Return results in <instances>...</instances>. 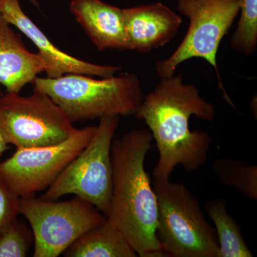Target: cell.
<instances>
[{
	"label": "cell",
	"instance_id": "6da1fadb",
	"mask_svg": "<svg viewBox=\"0 0 257 257\" xmlns=\"http://www.w3.org/2000/svg\"><path fill=\"white\" fill-rule=\"evenodd\" d=\"M215 107L203 99L194 84H184L181 74L161 78L154 90L144 95L135 111V117L143 120L156 143L159 159L152 172L154 180L170 181L177 165L187 172L205 165L211 145L209 134L191 131V116L212 122Z\"/></svg>",
	"mask_w": 257,
	"mask_h": 257
},
{
	"label": "cell",
	"instance_id": "7a4b0ae2",
	"mask_svg": "<svg viewBox=\"0 0 257 257\" xmlns=\"http://www.w3.org/2000/svg\"><path fill=\"white\" fill-rule=\"evenodd\" d=\"M152 140L150 130L145 128L113 140L112 190L106 220L121 231L139 256L164 257L157 236L156 194L145 166Z\"/></svg>",
	"mask_w": 257,
	"mask_h": 257
},
{
	"label": "cell",
	"instance_id": "3957f363",
	"mask_svg": "<svg viewBox=\"0 0 257 257\" xmlns=\"http://www.w3.org/2000/svg\"><path fill=\"white\" fill-rule=\"evenodd\" d=\"M34 90L50 96L72 123L108 116H130L144 97L137 74L124 73L101 79L81 74L57 78L36 77Z\"/></svg>",
	"mask_w": 257,
	"mask_h": 257
},
{
	"label": "cell",
	"instance_id": "277c9868",
	"mask_svg": "<svg viewBox=\"0 0 257 257\" xmlns=\"http://www.w3.org/2000/svg\"><path fill=\"white\" fill-rule=\"evenodd\" d=\"M158 204L157 236L165 256L220 257L216 230L184 184L154 180Z\"/></svg>",
	"mask_w": 257,
	"mask_h": 257
},
{
	"label": "cell",
	"instance_id": "5b68a950",
	"mask_svg": "<svg viewBox=\"0 0 257 257\" xmlns=\"http://www.w3.org/2000/svg\"><path fill=\"white\" fill-rule=\"evenodd\" d=\"M99 119L85 148L40 198L57 200L67 194H74L108 216L112 190L111 147L119 119L118 116H108Z\"/></svg>",
	"mask_w": 257,
	"mask_h": 257
},
{
	"label": "cell",
	"instance_id": "8992f818",
	"mask_svg": "<svg viewBox=\"0 0 257 257\" xmlns=\"http://www.w3.org/2000/svg\"><path fill=\"white\" fill-rule=\"evenodd\" d=\"M241 0H178L177 10L189 20L185 36L177 50L155 64L161 78L170 77L179 65L192 58H202L215 70L224 99L235 108L221 82L216 55L223 38L239 15Z\"/></svg>",
	"mask_w": 257,
	"mask_h": 257
},
{
	"label": "cell",
	"instance_id": "52a82bcc",
	"mask_svg": "<svg viewBox=\"0 0 257 257\" xmlns=\"http://www.w3.org/2000/svg\"><path fill=\"white\" fill-rule=\"evenodd\" d=\"M77 128L50 96L7 92L0 96V133L17 148L53 146L70 138Z\"/></svg>",
	"mask_w": 257,
	"mask_h": 257
},
{
	"label": "cell",
	"instance_id": "ba28073f",
	"mask_svg": "<svg viewBox=\"0 0 257 257\" xmlns=\"http://www.w3.org/2000/svg\"><path fill=\"white\" fill-rule=\"evenodd\" d=\"M20 214L30 223L34 257H57L88 230L106 217L93 204L76 197L69 201L20 197Z\"/></svg>",
	"mask_w": 257,
	"mask_h": 257
},
{
	"label": "cell",
	"instance_id": "9c48e42d",
	"mask_svg": "<svg viewBox=\"0 0 257 257\" xmlns=\"http://www.w3.org/2000/svg\"><path fill=\"white\" fill-rule=\"evenodd\" d=\"M96 128H77L70 138L53 146L17 148L13 156L0 163V178L20 197L45 190L85 148Z\"/></svg>",
	"mask_w": 257,
	"mask_h": 257
},
{
	"label": "cell",
	"instance_id": "30bf717a",
	"mask_svg": "<svg viewBox=\"0 0 257 257\" xmlns=\"http://www.w3.org/2000/svg\"><path fill=\"white\" fill-rule=\"evenodd\" d=\"M0 14L10 25L16 27L36 45L38 53L45 63L47 78H57L66 74H86L106 78L121 71V67L89 63L60 50L24 13L19 0H0Z\"/></svg>",
	"mask_w": 257,
	"mask_h": 257
},
{
	"label": "cell",
	"instance_id": "8fae6325",
	"mask_svg": "<svg viewBox=\"0 0 257 257\" xmlns=\"http://www.w3.org/2000/svg\"><path fill=\"white\" fill-rule=\"evenodd\" d=\"M130 50L141 53L165 46L176 36L182 18L161 3L123 9Z\"/></svg>",
	"mask_w": 257,
	"mask_h": 257
},
{
	"label": "cell",
	"instance_id": "7c38bea8",
	"mask_svg": "<svg viewBox=\"0 0 257 257\" xmlns=\"http://www.w3.org/2000/svg\"><path fill=\"white\" fill-rule=\"evenodd\" d=\"M69 8L98 50H130L123 9L101 0H72Z\"/></svg>",
	"mask_w": 257,
	"mask_h": 257
},
{
	"label": "cell",
	"instance_id": "4fadbf2b",
	"mask_svg": "<svg viewBox=\"0 0 257 257\" xmlns=\"http://www.w3.org/2000/svg\"><path fill=\"white\" fill-rule=\"evenodd\" d=\"M45 70L40 54L30 52L0 14V85L7 92L20 93Z\"/></svg>",
	"mask_w": 257,
	"mask_h": 257
},
{
	"label": "cell",
	"instance_id": "5bb4252c",
	"mask_svg": "<svg viewBox=\"0 0 257 257\" xmlns=\"http://www.w3.org/2000/svg\"><path fill=\"white\" fill-rule=\"evenodd\" d=\"M67 257H136L127 240L107 220L84 233L64 251Z\"/></svg>",
	"mask_w": 257,
	"mask_h": 257
},
{
	"label": "cell",
	"instance_id": "9a60e30c",
	"mask_svg": "<svg viewBox=\"0 0 257 257\" xmlns=\"http://www.w3.org/2000/svg\"><path fill=\"white\" fill-rule=\"evenodd\" d=\"M205 210L216 226L220 257L253 256L243 240L239 225L228 213L224 199L209 201Z\"/></svg>",
	"mask_w": 257,
	"mask_h": 257
},
{
	"label": "cell",
	"instance_id": "2e32d148",
	"mask_svg": "<svg viewBox=\"0 0 257 257\" xmlns=\"http://www.w3.org/2000/svg\"><path fill=\"white\" fill-rule=\"evenodd\" d=\"M212 170L223 183L256 200V165H250L233 159L222 158L213 162Z\"/></svg>",
	"mask_w": 257,
	"mask_h": 257
},
{
	"label": "cell",
	"instance_id": "e0dca14e",
	"mask_svg": "<svg viewBox=\"0 0 257 257\" xmlns=\"http://www.w3.org/2000/svg\"><path fill=\"white\" fill-rule=\"evenodd\" d=\"M239 13L237 28L230 45L239 53L251 55L257 47V0H241Z\"/></svg>",
	"mask_w": 257,
	"mask_h": 257
},
{
	"label": "cell",
	"instance_id": "ac0fdd59",
	"mask_svg": "<svg viewBox=\"0 0 257 257\" xmlns=\"http://www.w3.org/2000/svg\"><path fill=\"white\" fill-rule=\"evenodd\" d=\"M34 242L32 230L17 219L0 236V257H25Z\"/></svg>",
	"mask_w": 257,
	"mask_h": 257
},
{
	"label": "cell",
	"instance_id": "d6986e66",
	"mask_svg": "<svg viewBox=\"0 0 257 257\" xmlns=\"http://www.w3.org/2000/svg\"><path fill=\"white\" fill-rule=\"evenodd\" d=\"M20 197L0 178V236L18 219Z\"/></svg>",
	"mask_w": 257,
	"mask_h": 257
},
{
	"label": "cell",
	"instance_id": "ffe728a7",
	"mask_svg": "<svg viewBox=\"0 0 257 257\" xmlns=\"http://www.w3.org/2000/svg\"><path fill=\"white\" fill-rule=\"evenodd\" d=\"M3 93H2L1 88H0V96H2ZM8 144L5 143L4 139L2 137L1 133H0V156L3 155V153L7 150H9V146Z\"/></svg>",
	"mask_w": 257,
	"mask_h": 257
},
{
	"label": "cell",
	"instance_id": "44dd1931",
	"mask_svg": "<svg viewBox=\"0 0 257 257\" xmlns=\"http://www.w3.org/2000/svg\"><path fill=\"white\" fill-rule=\"evenodd\" d=\"M30 2L32 3V4L36 5V6H38V3H37V0H30Z\"/></svg>",
	"mask_w": 257,
	"mask_h": 257
}]
</instances>
